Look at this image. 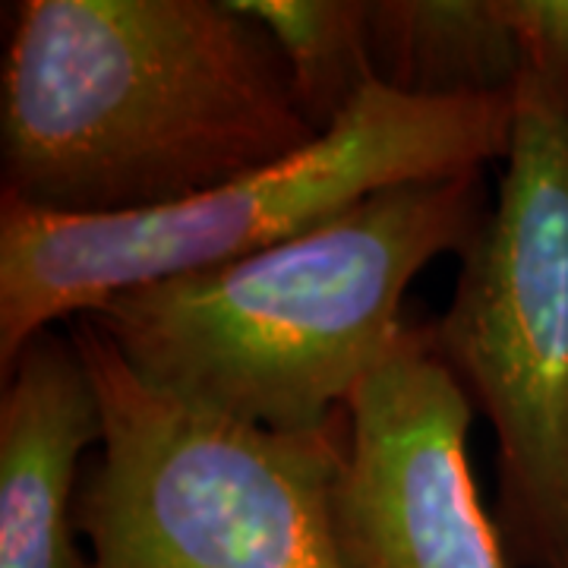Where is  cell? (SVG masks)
<instances>
[{"mask_svg":"<svg viewBox=\"0 0 568 568\" xmlns=\"http://www.w3.org/2000/svg\"><path fill=\"white\" fill-rule=\"evenodd\" d=\"M515 92L410 99L366 89L320 140L183 203L123 215H48L0 200V373L44 328L123 291L278 246L407 181L484 171L511 145Z\"/></svg>","mask_w":568,"mask_h":568,"instance_id":"cell-3","label":"cell"},{"mask_svg":"<svg viewBox=\"0 0 568 568\" xmlns=\"http://www.w3.org/2000/svg\"><path fill=\"white\" fill-rule=\"evenodd\" d=\"M376 82L410 99L508 95L525 48L503 0H366Z\"/></svg>","mask_w":568,"mask_h":568,"instance_id":"cell-8","label":"cell"},{"mask_svg":"<svg viewBox=\"0 0 568 568\" xmlns=\"http://www.w3.org/2000/svg\"><path fill=\"white\" fill-rule=\"evenodd\" d=\"M556 568H568V562H562V566H556Z\"/></svg>","mask_w":568,"mask_h":568,"instance_id":"cell-11","label":"cell"},{"mask_svg":"<svg viewBox=\"0 0 568 568\" xmlns=\"http://www.w3.org/2000/svg\"><path fill=\"white\" fill-rule=\"evenodd\" d=\"M104 410L73 335L44 328L3 369L0 568H89L77 547L80 458Z\"/></svg>","mask_w":568,"mask_h":568,"instance_id":"cell-7","label":"cell"},{"mask_svg":"<svg viewBox=\"0 0 568 568\" xmlns=\"http://www.w3.org/2000/svg\"><path fill=\"white\" fill-rule=\"evenodd\" d=\"M433 345L496 429L515 568L568 562V80L525 61L506 174Z\"/></svg>","mask_w":568,"mask_h":568,"instance_id":"cell-5","label":"cell"},{"mask_svg":"<svg viewBox=\"0 0 568 568\" xmlns=\"http://www.w3.org/2000/svg\"><path fill=\"white\" fill-rule=\"evenodd\" d=\"M335 540L345 568H515L467 458L474 402L429 323L347 398Z\"/></svg>","mask_w":568,"mask_h":568,"instance_id":"cell-6","label":"cell"},{"mask_svg":"<svg viewBox=\"0 0 568 568\" xmlns=\"http://www.w3.org/2000/svg\"><path fill=\"white\" fill-rule=\"evenodd\" d=\"M525 61L568 80V0H503Z\"/></svg>","mask_w":568,"mask_h":568,"instance_id":"cell-10","label":"cell"},{"mask_svg":"<svg viewBox=\"0 0 568 568\" xmlns=\"http://www.w3.org/2000/svg\"><path fill=\"white\" fill-rule=\"evenodd\" d=\"M320 140L234 0H26L3 58L0 200L123 215L203 196Z\"/></svg>","mask_w":568,"mask_h":568,"instance_id":"cell-1","label":"cell"},{"mask_svg":"<svg viewBox=\"0 0 568 568\" xmlns=\"http://www.w3.org/2000/svg\"><path fill=\"white\" fill-rule=\"evenodd\" d=\"M234 7L275 41L301 111L320 136L379 85L366 0H234Z\"/></svg>","mask_w":568,"mask_h":568,"instance_id":"cell-9","label":"cell"},{"mask_svg":"<svg viewBox=\"0 0 568 568\" xmlns=\"http://www.w3.org/2000/svg\"><path fill=\"white\" fill-rule=\"evenodd\" d=\"M489 209L480 171L395 183L263 253L123 291L85 320L149 386L241 424L313 433L402 342L407 284L436 256H462Z\"/></svg>","mask_w":568,"mask_h":568,"instance_id":"cell-2","label":"cell"},{"mask_svg":"<svg viewBox=\"0 0 568 568\" xmlns=\"http://www.w3.org/2000/svg\"><path fill=\"white\" fill-rule=\"evenodd\" d=\"M70 335L104 410L77 493L89 568H345L332 503L347 414L313 433L241 424L149 386L85 316Z\"/></svg>","mask_w":568,"mask_h":568,"instance_id":"cell-4","label":"cell"}]
</instances>
